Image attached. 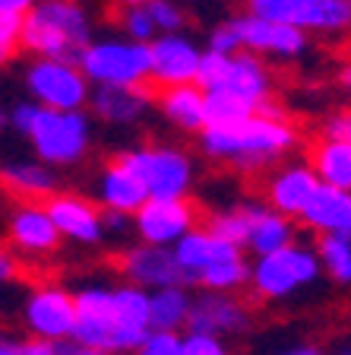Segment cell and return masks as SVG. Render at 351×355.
Returning <instances> with one entry per match:
<instances>
[{"instance_id":"6da1fadb","label":"cell","mask_w":351,"mask_h":355,"mask_svg":"<svg viewBox=\"0 0 351 355\" xmlns=\"http://www.w3.org/2000/svg\"><path fill=\"white\" fill-rule=\"evenodd\" d=\"M76 327L70 343L102 349L111 355H133L149 336V292L139 286H86L76 292Z\"/></svg>"},{"instance_id":"7a4b0ae2","label":"cell","mask_w":351,"mask_h":355,"mask_svg":"<svg viewBox=\"0 0 351 355\" xmlns=\"http://www.w3.org/2000/svg\"><path fill=\"white\" fill-rule=\"evenodd\" d=\"M298 146V127L276 102L263 105L250 118L234 124H209L199 133V149L213 162L234 165L237 171H263Z\"/></svg>"},{"instance_id":"3957f363","label":"cell","mask_w":351,"mask_h":355,"mask_svg":"<svg viewBox=\"0 0 351 355\" xmlns=\"http://www.w3.org/2000/svg\"><path fill=\"white\" fill-rule=\"evenodd\" d=\"M10 127L32 143L38 162L51 168L76 165L92 143V121L86 111H54L38 102H16L10 108Z\"/></svg>"},{"instance_id":"277c9868","label":"cell","mask_w":351,"mask_h":355,"mask_svg":"<svg viewBox=\"0 0 351 355\" xmlns=\"http://www.w3.org/2000/svg\"><path fill=\"white\" fill-rule=\"evenodd\" d=\"M92 42V22L80 0H38L22 16V51L35 58L80 60Z\"/></svg>"},{"instance_id":"5b68a950","label":"cell","mask_w":351,"mask_h":355,"mask_svg":"<svg viewBox=\"0 0 351 355\" xmlns=\"http://www.w3.org/2000/svg\"><path fill=\"white\" fill-rule=\"evenodd\" d=\"M76 64L92 86H149V44L124 35L89 42Z\"/></svg>"},{"instance_id":"8992f818","label":"cell","mask_w":351,"mask_h":355,"mask_svg":"<svg viewBox=\"0 0 351 355\" xmlns=\"http://www.w3.org/2000/svg\"><path fill=\"white\" fill-rule=\"evenodd\" d=\"M320 270L323 266L320 257H316V248L294 241L282 251L256 257V263L250 266V286L266 302H282V298H291L300 288L314 286L320 279Z\"/></svg>"},{"instance_id":"52a82bcc","label":"cell","mask_w":351,"mask_h":355,"mask_svg":"<svg viewBox=\"0 0 351 355\" xmlns=\"http://www.w3.org/2000/svg\"><path fill=\"white\" fill-rule=\"evenodd\" d=\"M247 13L260 19L291 26L307 35H348V0H247Z\"/></svg>"},{"instance_id":"ba28073f","label":"cell","mask_w":351,"mask_h":355,"mask_svg":"<svg viewBox=\"0 0 351 355\" xmlns=\"http://www.w3.org/2000/svg\"><path fill=\"white\" fill-rule=\"evenodd\" d=\"M120 162L146 184L149 200H177L187 197L193 184L190 155L177 146H136L120 153Z\"/></svg>"},{"instance_id":"9c48e42d","label":"cell","mask_w":351,"mask_h":355,"mask_svg":"<svg viewBox=\"0 0 351 355\" xmlns=\"http://www.w3.org/2000/svg\"><path fill=\"white\" fill-rule=\"evenodd\" d=\"M26 89L32 102L54 111H82L92 96V83L76 60L35 58L26 70Z\"/></svg>"},{"instance_id":"30bf717a","label":"cell","mask_w":351,"mask_h":355,"mask_svg":"<svg viewBox=\"0 0 351 355\" xmlns=\"http://www.w3.org/2000/svg\"><path fill=\"white\" fill-rule=\"evenodd\" d=\"M231 32L237 38V48L250 51L256 58H272V60H298L307 54L310 48V35L291 26H278V22L260 19V16H234Z\"/></svg>"},{"instance_id":"8fae6325","label":"cell","mask_w":351,"mask_h":355,"mask_svg":"<svg viewBox=\"0 0 351 355\" xmlns=\"http://www.w3.org/2000/svg\"><path fill=\"white\" fill-rule=\"evenodd\" d=\"M133 225L143 244L152 248H174L187 232L197 229V207L187 197L177 200H146L133 213Z\"/></svg>"},{"instance_id":"7c38bea8","label":"cell","mask_w":351,"mask_h":355,"mask_svg":"<svg viewBox=\"0 0 351 355\" xmlns=\"http://www.w3.org/2000/svg\"><path fill=\"white\" fill-rule=\"evenodd\" d=\"M203 48L190 35H159L149 44V89H168L197 83Z\"/></svg>"},{"instance_id":"4fadbf2b","label":"cell","mask_w":351,"mask_h":355,"mask_svg":"<svg viewBox=\"0 0 351 355\" xmlns=\"http://www.w3.org/2000/svg\"><path fill=\"white\" fill-rule=\"evenodd\" d=\"M26 327L48 343H66L76 327V298L60 286H42L26 298Z\"/></svg>"},{"instance_id":"5bb4252c","label":"cell","mask_w":351,"mask_h":355,"mask_svg":"<svg viewBox=\"0 0 351 355\" xmlns=\"http://www.w3.org/2000/svg\"><path fill=\"white\" fill-rule=\"evenodd\" d=\"M183 330L193 336H215V340L237 336L250 330V311L231 292H199L190 304V318Z\"/></svg>"},{"instance_id":"9a60e30c","label":"cell","mask_w":351,"mask_h":355,"mask_svg":"<svg viewBox=\"0 0 351 355\" xmlns=\"http://www.w3.org/2000/svg\"><path fill=\"white\" fill-rule=\"evenodd\" d=\"M120 273L130 279V286H139L146 292L168 286H190L187 273L177 263L174 248H152V244H139L120 257Z\"/></svg>"},{"instance_id":"2e32d148","label":"cell","mask_w":351,"mask_h":355,"mask_svg":"<svg viewBox=\"0 0 351 355\" xmlns=\"http://www.w3.org/2000/svg\"><path fill=\"white\" fill-rule=\"evenodd\" d=\"M44 209L57 225L60 238H70L76 244H98L105 235V219L102 209L92 200L80 197V193H51L44 200Z\"/></svg>"},{"instance_id":"e0dca14e","label":"cell","mask_w":351,"mask_h":355,"mask_svg":"<svg viewBox=\"0 0 351 355\" xmlns=\"http://www.w3.org/2000/svg\"><path fill=\"white\" fill-rule=\"evenodd\" d=\"M316 187H320V181H316L314 168L307 162L282 165V168H276L266 178V184H263L266 207L288 216V219H298L304 213V207L310 203Z\"/></svg>"},{"instance_id":"ac0fdd59","label":"cell","mask_w":351,"mask_h":355,"mask_svg":"<svg viewBox=\"0 0 351 355\" xmlns=\"http://www.w3.org/2000/svg\"><path fill=\"white\" fill-rule=\"evenodd\" d=\"M215 89H228V92H234L237 98H244L247 105H253L260 111L263 105L272 102V73L263 58H256L250 51H237L231 54L225 76Z\"/></svg>"},{"instance_id":"d6986e66","label":"cell","mask_w":351,"mask_h":355,"mask_svg":"<svg viewBox=\"0 0 351 355\" xmlns=\"http://www.w3.org/2000/svg\"><path fill=\"white\" fill-rule=\"evenodd\" d=\"M10 241L22 254H54L60 244V232L51 222L44 203H19L10 216Z\"/></svg>"},{"instance_id":"ffe728a7","label":"cell","mask_w":351,"mask_h":355,"mask_svg":"<svg viewBox=\"0 0 351 355\" xmlns=\"http://www.w3.org/2000/svg\"><path fill=\"white\" fill-rule=\"evenodd\" d=\"M298 219L310 232H316V238L320 235L351 238V193L330 184H320Z\"/></svg>"},{"instance_id":"44dd1931","label":"cell","mask_w":351,"mask_h":355,"mask_svg":"<svg viewBox=\"0 0 351 355\" xmlns=\"http://www.w3.org/2000/svg\"><path fill=\"white\" fill-rule=\"evenodd\" d=\"M152 102L155 96L149 86H96L92 96H89V108L96 111V118L105 121V124H136Z\"/></svg>"},{"instance_id":"7402d4cb","label":"cell","mask_w":351,"mask_h":355,"mask_svg":"<svg viewBox=\"0 0 351 355\" xmlns=\"http://www.w3.org/2000/svg\"><path fill=\"white\" fill-rule=\"evenodd\" d=\"M0 187H7L22 203H44L51 193H57V175L38 159H13L0 162Z\"/></svg>"},{"instance_id":"603a6c76","label":"cell","mask_w":351,"mask_h":355,"mask_svg":"<svg viewBox=\"0 0 351 355\" xmlns=\"http://www.w3.org/2000/svg\"><path fill=\"white\" fill-rule=\"evenodd\" d=\"M98 200H102V209H108V213L133 216L149 200V191L136 178V171L127 168V165L120 162V155H117V159H111L102 168V178H98Z\"/></svg>"},{"instance_id":"cb8c5ba5","label":"cell","mask_w":351,"mask_h":355,"mask_svg":"<svg viewBox=\"0 0 351 355\" xmlns=\"http://www.w3.org/2000/svg\"><path fill=\"white\" fill-rule=\"evenodd\" d=\"M174 254H177L181 270L187 273V279H190V286H197V276L203 273V270H209V266L219 263V260L234 257V254H244V248L213 235L209 229H193L174 244Z\"/></svg>"},{"instance_id":"d4e9b609","label":"cell","mask_w":351,"mask_h":355,"mask_svg":"<svg viewBox=\"0 0 351 355\" xmlns=\"http://www.w3.org/2000/svg\"><path fill=\"white\" fill-rule=\"evenodd\" d=\"M155 105L161 108V114L171 121L174 127L187 133H203L209 127L206 118V92L197 83H187V86H168V89H152Z\"/></svg>"},{"instance_id":"484cf974","label":"cell","mask_w":351,"mask_h":355,"mask_svg":"<svg viewBox=\"0 0 351 355\" xmlns=\"http://www.w3.org/2000/svg\"><path fill=\"white\" fill-rule=\"evenodd\" d=\"M310 168H314L320 184L339 187L351 193V143L348 140H330V137H316L310 143Z\"/></svg>"},{"instance_id":"4316f807","label":"cell","mask_w":351,"mask_h":355,"mask_svg":"<svg viewBox=\"0 0 351 355\" xmlns=\"http://www.w3.org/2000/svg\"><path fill=\"white\" fill-rule=\"evenodd\" d=\"M288 244H294V219H288V216L260 203L253 213V225H250V235L244 248L253 251L256 257H266V254L282 251Z\"/></svg>"},{"instance_id":"83f0119b","label":"cell","mask_w":351,"mask_h":355,"mask_svg":"<svg viewBox=\"0 0 351 355\" xmlns=\"http://www.w3.org/2000/svg\"><path fill=\"white\" fill-rule=\"evenodd\" d=\"M190 292L187 286H168V288H155L149 292V330L161 333H177L187 327L190 318Z\"/></svg>"},{"instance_id":"f1b7e54d","label":"cell","mask_w":351,"mask_h":355,"mask_svg":"<svg viewBox=\"0 0 351 355\" xmlns=\"http://www.w3.org/2000/svg\"><path fill=\"white\" fill-rule=\"evenodd\" d=\"M197 286L203 292H237V288L250 286V263L244 260V254H234L228 260H219L209 270L197 276Z\"/></svg>"},{"instance_id":"f546056e","label":"cell","mask_w":351,"mask_h":355,"mask_svg":"<svg viewBox=\"0 0 351 355\" xmlns=\"http://www.w3.org/2000/svg\"><path fill=\"white\" fill-rule=\"evenodd\" d=\"M316 257L339 286H351V238L320 235L316 238Z\"/></svg>"},{"instance_id":"4dcf8cb0","label":"cell","mask_w":351,"mask_h":355,"mask_svg":"<svg viewBox=\"0 0 351 355\" xmlns=\"http://www.w3.org/2000/svg\"><path fill=\"white\" fill-rule=\"evenodd\" d=\"M256 207H260V203H241V207L222 209V213H215L213 219H209L206 229L213 232V235L225 238V241L237 244V248H244V244H247V235H250V225H253Z\"/></svg>"},{"instance_id":"1f68e13d","label":"cell","mask_w":351,"mask_h":355,"mask_svg":"<svg viewBox=\"0 0 351 355\" xmlns=\"http://www.w3.org/2000/svg\"><path fill=\"white\" fill-rule=\"evenodd\" d=\"M253 105H247L244 98H237L228 89H209L206 92V118L209 124H234L253 114Z\"/></svg>"},{"instance_id":"d6a6232c","label":"cell","mask_w":351,"mask_h":355,"mask_svg":"<svg viewBox=\"0 0 351 355\" xmlns=\"http://www.w3.org/2000/svg\"><path fill=\"white\" fill-rule=\"evenodd\" d=\"M114 26L124 32V38L139 44H152L159 38V29H155L152 16H149L146 3H136V7H117L114 10Z\"/></svg>"},{"instance_id":"836d02e7","label":"cell","mask_w":351,"mask_h":355,"mask_svg":"<svg viewBox=\"0 0 351 355\" xmlns=\"http://www.w3.org/2000/svg\"><path fill=\"white\" fill-rule=\"evenodd\" d=\"M149 16H152L159 35H174V32H183L187 26V13H183L181 0H149Z\"/></svg>"},{"instance_id":"e575fe53","label":"cell","mask_w":351,"mask_h":355,"mask_svg":"<svg viewBox=\"0 0 351 355\" xmlns=\"http://www.w3.org/2000/svg\"><path fill=\"white\" fill-rule=\"evenodd\" d=\"M133 355H183V336L181 333L149 330V336L139 343V349Z\"/></svg>"},{"instance_id":"d590c367","label":"cell","mask_w":351,"mask_h":355,"mask_svg":"<svg viewBox=\"0 0 351 355\" xmlns=\"http://www.w3.org/2000/svg\"><path fill=\"white\" fill-rule=\"evenodd\" d=\"M228 60H231V54H219V51H209L206 48L203 51V60H199V73H197V86L203 89H215L222 83V76H225L228 70Z\"/></svg>"},{"instance_id":"8d00e7d4","label":"cell","mask_w":351,"mask_h":355,"mask_svg":"<svg viewBox=\"0 0 351 355\" xmlns=\"http://www.w3.org/2000/svg\"><path fill=\"white\" fill-rule=\"evenodd\" d=\"M22 51V19L0 16V67L10 64Z\"/></svg>"},{"instance_id":"74e56055","label":"cell","mask_w":351,"mask_h":355,"mask_svg":"<svg viewBox=\"0 0 351 355\" xmlns=\"http://www.w3.org/2000/svg\"><path fill=\"white\" fill-rule=\"evenodd\" d=\"M0 355H57V343H48V340H7L0 336Z\"/></svg>"},{"instance_id":"f35d334b","label":"cell","mask_w":351,"mask_h":355,"mask_svg":"<svg viewBox=\"0 0 351 355\" xmlns=\"http://www.w3.org/2000/svg\"><path fill=\"white\" fill-rule=\"evenodd\" d=\"M183 355H231V349L222 340H215V336H193V333H187L183 336Z\"/></svg>"},{"instance_id":"ab89813d","label":"cell","mask_w":351,"mask_h":355,"mask_svg":"<svg viewBox=\"0 0 351 355\" xmlns=\"http://www.w3.org/2000/svg\"><path fill=\"white\" fill-rule=\"evenodd\" d=\"M320 137H330V140H348L351 143V108H342L336 114L323 121Z\"/></svg>"},{"instance_id":"60d3db41","label":"cell","mask_w":351,"mask_h":355,"mask_svg":"<svg viewBox=\"0 0 351 355\" xmlns=\"http://www.w3.org/2000/svg\"><path fill=\"white\" fill-rule=\"evenodd\" d=\"M209 51H219V54H237L241 48H237V38H234L231 26L228 22H222V26H215L213 35H209Z\"/></svg>"},{"instance_id":"b9f144b4","label":"cell","mask_w":351,"mask_h":355,"mask_svg":"<svg viewBox=\"0 0 351 355\" xmlns=\"http://www.w3.org/2000/svg\"><path fill=\"white\" fill-rule=\"evenodd\" d=\"M35 3L38 0H0V16H16V19H22Z\"/></svg>"},{"instance_id":"7bdbcfd3","label":"cell","mask_w":351,"mask_h":355,"mask_svg":"<svg viewBox=\"0 0 351 355\" xmlns=\"http://www.w3.org/2000/svg\"><path fill=\"white\" fill-rule=\"evenodd\" d=\"M13 276H16V260H13V254L0 251V282L13 279Z\"/></svg>"},{"instance_id":"ee69618b","label":"cell","mask_w":351,"mask_h":355,"mask_svg":"<svg viewBox=\"0 0 351 355\" xmlns=\"http://www.w3.org/2000/svg\"><path fill=\"white\" fill-rule=\"evenodd\" d=\"M278 355H323L316 346H294V349H285V352H278Z\"/></svg>"},{"instance_id":"f6af8a7d","label":"cell","mask_w":351,"mask_h":355,"mask_svg":"<svg viewBox=\"0 0 351 355\" xmlns=\"http://www.w3.org/2000/svg\"><path fill=\"white\" fill-rule=\"evenodd\" d=\"M339 83H342L345 89H351V60L342 64V70H339Z\"/></svg>"},{"instance_id":"bcb514c9","label":"cell","mask_w":351,"mask_h":355,"mask_svg":"<svg viewBox=\"0 0 351 355\" xmlns=\"http://www.w3.org/2000/svg\"><path fill=\"white\" fill-rule=\"evenodd\" d=\"M57 355H76V343H57Z\"/></svg>"},{"instance_id":"7dc6e473","label":"cell","mask_w":351,"mask_h":355,"mask_svg":"<svg viewBox=\"0 0 351 355\" xmlns=\"http://www.w3.org/2000/svg\"><path fill=\"white\" fill-rule=\"evenodd\" d=\"M117 7H136V3H149V0H114Z\"/></svg>"},{"instance_id":"c3c4849f","label":"cell","mask_w":351,"mask_h":355,"mask_svg":"<svg viewBox=\"0 0 351 355\" xmlns=\"http://www.w3.org/2000/svg\"><path fill=\"white\" fill-rule=\"evenodd\" d=\"M336 355H351V346H342V349H339Z\"/></svg>"},{"instance_id":"681fc988","label":"cell","mask_w":351,"mask_h":355,"mask_svg":"<svg viewBox=\"0 0 351 355\" xmlns=\"http://www.w3.org/2000/svg\"><path fill=\"white\" fill-rule=\"evenodd\" d=\"M348 7H351V0H348Z\"/></svg>"}]
</instances>
